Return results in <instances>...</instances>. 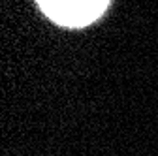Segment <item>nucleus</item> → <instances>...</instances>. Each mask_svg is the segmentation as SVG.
I'll use <instances>...</instances> for the list:
<instances>
[{"label":"nucleus","mask_w":158,"mask_h":156,"mask_svg":"<svg viewBox=\"0 0 158 156\" xmlns=\"http://www.w3.org/2000/svg\"><path fill=\"white\" fill-rule=\"evenodd\" d=\"M51 21L62 27H85L100 17L109 0H36Z\"/></svg>","instance_id":"nucleus-1"}]
</instances>
